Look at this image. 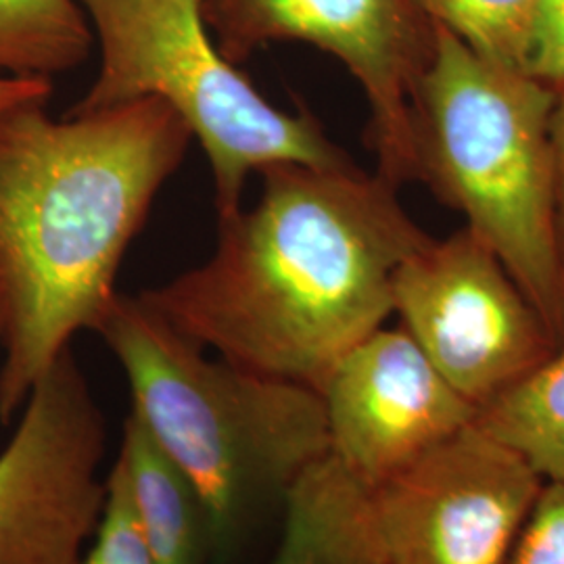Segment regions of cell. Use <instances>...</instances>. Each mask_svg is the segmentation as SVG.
<instances>
[{"label":"cell","instance_id":"obj_7","mask_svg":"<svg viewBox=\"0 0 564 564\" xmlns=\"http://www.w3.org/2000/svg\"><path fill=\"white\" fill-rule=\"evenodd\" d=\"M393 312L447 383L477 410L545 362L556 341L498 256L463 228L398 268Z\"/></svg>","mask_w":564,"mask_h":564},{"label":"cell","instance_id":"obj_15","mask_svg":"<svg viewBox=\"0 0 564 564\" xmlns=\"http://www.w3.org/2000/svg\"><path fill=\"white\" fill-rule=\"evenodd\" d=\"M431 23L444 25L475 53L523 69L540 0H419Z\"/></svg>","mask_w":564,"mask_h":564},{"label":"cell","instance_id":"obj_3","mask_svg":"<svg viewBox=\"0 0 564 564\" xmlns=\"http://www.w3.org/2000/svg\"><path fill=\"white\" fill-rule=\"evenodd\" d=\"M97 333L130 387V416L199 491L220 564L276 544L293 489L330 454L318 391L209 360L141 295H120Z\"/></svg>","mask_w":564,"mask_h":564},{"label":"cell","instance_id":"obj_1","mask_svg":"<svg viewBox=\"0 0 564 564\" xmlns=\"http://www.w3.org/2000/svg\"><path fill=\"white\" fill-rule=\"evenodd\" d=\"M262 176L253 207L220 216L214 256L141 297L226 362L318 391L393 314L395 272L431 237L398 186L356 165Z\"/></svg>","mask_w":564,"mask_h":564},{"label":"cell","instance_id":"obj_8","mask_svg":"<svg viewBox=\"0 0 564 564\" xmlns=\"http://www.w3.org/2000/svg\"><path fill=\"white\" fill-rule=\"evenodd\" d=\"M105 419L72 349L0 452V564H80L105 505Z\"/></svg>","mask_w":564,"mask_h":564},{"label":"cell","instance_id":"obj_14","mask_svg":"<svg viewBox=\"0 0 564 564\" xmlns=\"http://www.w3.org/2000/svg\"><path fill=\"white\" fill-rule=\"evenodd\" d=\"M93 41L78 0H0V76L51 80L88 59Z\"/></svg>","mask_w":564,"mask_h":564},{"label":"cell","instance_id":"obj_12","mask_svg":"<svg viewBox=\"0 0 564 564\" xmlns=\"http://www.w3.org/2000/svg\"><path fill=\"white\" fill-rule=\"evenodd\" d=\"M116 463L155 563L220 564L214 523L199 491L130 414Z\"/></svg>","mask_w":564,"mask_h":564},{"label":"cell","instance_id":"obj_11","mask_svg":"<svg viewBox=\"0 0 564 564\" xmlns=\"http://www.w3.org/2000/svg\"><path fill=\"white\" fill-rule=\"evenodd\" d=\"M265 564H384L370 494L330 454L293 489Z\"/></svg>","mask_w":564,"mask_h":564},{"label":"cell","instance_id":"obj_5","mask_svg":"<svg viewBox=\"0 0 564 564\" xmlns=\"http://www.w3.org/2000/svg\"><path fill=\"white\" fill-rule=\"evenodd\" d=\"M101 48L97 80L65 116L155 97L202 144L218 216L241 207L253 172L281 163L343 170L354 162L312 113L272 105L209 36L207 0H78Z\"/></svg>","mask_w":564,"mask_h":564},{"label":"cell","instance_id":"obj_20","mask_svg":"<svg viewBox=\"0 0 564 564\" xmlns=\"http://www.w3.org/2000/svg\"><path fill=\"white\" fill-rule=\"evenodd\" d=\"M552 144H554V162H556V197H558V230L563 242L564 256V90L552 113Z\"/></svg>","mask_w":564,"mask_h":564},{"label":"cell","instance_id":"obj_13","mask_svg":"<svg viewBox=\"0 0 564 564\" xmlns=\"http://www.w3.org/2000/svg\"><path fill=\"white\" fill-rule=\"evenodd\" d=\"M475 424L519 452L544 481H564V343L477 410Z\"/></svg>","mask_w":564,"mask_h":564},{"label":"cell","instance_id":"obj_21","mask_svg":"<svg viewBox=\"0 0 564 564\" xmlns=\"http://www.w3.org/2000/svg\"><path fill=\"white\" fill-rule=\"evenodd\" d=\"M0 335H2V323H0Z\"/></svg>","mask_w":564,"mask_h":564},{"label":"cell","instance_id":"obj_18","mask_svg":"<svg viewBox=\"0 0 564 564\" xmlns=\"http://www.w3.org/2000/svg\"><path fill=\"white\" fill-rule=\"evenodd\" d=\"M523 72L556 95L564 90V0H540L524 48Z\"/></svg>","mask_w":564,"mask_h":564},{"label":"cell","instance_id":"obj_2","mask_svg":"<svg viewBox=\"0 0 564 564\" xmlns=\"http://www.w3.org/2000/svg\"><path fill=\"white\" fill-rule=\"evenodd\" d=\"M191 130L147 97L53 120L46 101L0 113V421L80 330H97L116 279Z\"/></svg>","mask_w":564,"mask_h":564},{"label":"cell","instance_id":"obj_6","mask_svg":"<svg viewBox=\"0 0 564 564\" xmlns=\"http://www.w3.org/2000/svg\"><path fill=\"white\" fill-rule=\"evenodd\" d=\"M224 57L239 65L270 42H305L333 55L370 107L379 176L421 182L416 95L433 46L419 0H207Z\"/></svg>","mask_w":564,"mask_h":564},{"label":"cell","instance_id":"obj_16","mask_svg":"<svg viewBox=\"0 0 564 564\" xmlns=\"http://www.w3.org/2000/svg\"><path fill=\"white\" fill-rule=\"evenodd\" d=\"M80 564H158L144 542L118 463H113L105 479L101 519Z\"/></svg>","mask_w":564,"mask_h":564},{"label":"cell","instance_id":"obj_10","mask_svg":"<svg viewBox=\"0 0 564 564\" xmlns=\"http://www.w3.org/2000/svg\"><path fill=\"white\" fill-rule=\"evenodd\" d=\"M330 456L370 494L475 423L477 408L445 381L403 328H377L333 366L323 387Z\"/></svg>","mask_w":564,"mask_h":564},{"label":"cell","instance_id":"obj_9","mask_svg":"<svg viewBox=\"0 0 564 564\" xmlns=\"http://www.w3.org/2000/svg\"><path fill=\"white\" fill-rule=\"evenodd\" d=\"M544 479L473 423L370 491L384 564H506Z\"/></svg>","mask_w":564,"mask_h":564},{"label":"cell","instance_id":"obj_4","mask_svg":"<svg viewBox=\"0 0 564 564\" xmlns=\"http://www.w3.org/2000/svg\"><path fill=\"white\" fill-rule=\"evenodd\" d=\"M558 95L487 59L444 25L416 95L421 182L458 209L505 263L556 345L564 343V256L552 113Z\"/></svg>","mask_w":564,"mask_h":564},{"label":"cell","instance_id":"obj_17","mask_svg":"<svg viewBox=\"0 0 564 564\" xmlns=\"http://www.w3.org/2000/svg\"><path fill=\"white\" fill-rule=\"evenodd\" d=\"M506 564H564V481H544Z\"/></svg>","mask_w":564,"mask_h":564},{"label":"cell","instance_id":"obj_19","mask_svg":"<svg viewBox=\"0 0 564 564\" xmlns=\"http://www.w3.org/2000/svg\"><path fill=\"white\" fill-rule=\"evenodd\" d=\"M53 82L46 78H9L0 76V113L23 102L48 101Z\"/></svg>","mask_w":564,"mask_h":564}]
</instances>
